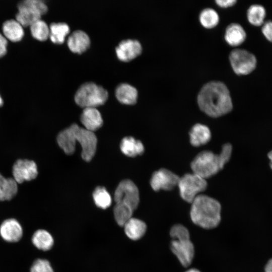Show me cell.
<instances>
[{"instance_id": "obj_1", "label": "cell", "mask_w": 272, "mask_h": 272, "mask_svg": "<svg viewBox=\"0 0 272 272\" xmlns=\"http://www.w3.org/2000/svg\"><path fill=\"white\" fill-rule=\"evenodd\" d=\"M197 103L203 112L213 117L224 115L233 108L229 91L221 82L212 81L205 84L198 93Z\"/></svg>"}, {"instance_id": "obj_2", "label": "cell", "mask_w": 272, "mask_h": 272, "mask_svg": "<svg viewBox=\"0 0 272 272\" xmlns=\"http://www.w3.org/2000/svg\"><path fill=\"white\" fill-rule=\"evenodd\" d=\"M57 143L65 153L71 155L75 151L77 141L82 147V157L86 161H90L96 150L97 140L94 132L73 124L61 131L57 135Z\"/></svg>"}, {"instance_id": "obj_3", "label": "cell", "mask_w": 272, "mask_h": 272, "mask_svg": "<svg viewBox=\"0 0 272 272\" xmlns=\"http://www.w3.org/2000/svg\"><path fill=\"white\" fill-rule=\"evenodd\" d=\"M221 206L216 199L199 194L191 202L190 215L192 222L203 229H211L220 223Z\"/></svg>"}, {"instance_id": "obj_4", "label": "cell", "mask_w": 272, "mask_h": 272, "mask_svg": "<svg viewBox=\"0 0 272 272\" xmlns=\"http://www.w3.org/2000/svg\"><path fill=\"white\" fill-rule=\"evenodd\" d=\"M232 151V146L226 144L222 147L219 154L209 151L200 152L191 163L193 173L205 179L217 174L229 161Z\"/></svg>"}, {"instance_id": "obj_5", "label": "cell", "mask_w": 272, "mask_h": 272, "mask_svg": "<svg viewBox=\"0 0 272 272\" xmlns=\"http://www.w3.org/2000/svg\"><path fill=\"white\" fill-rule=\"evenodd\" d=\"M108 94L102 87L93 82H87L81 85L75 95V101L80 106L93 107L103 105L107 101Z\"/></svg>"}, {"instance_id": "obj_6", "label": "cell", "mask_w": 272, "mask_h": 272, "mask_svg": "<svg viewBox=\"0 0 272 272\" xmlns=\"http://www.w3.org/2000/svg\"><path fill=\"white\" fill-rule=\"evenodd\" d=\"M48 7L44 2L40 0H26L18 5V12L16 20L24 27L29 26L41 19L47 13Z\"/></svg>"}, {"instance_id": "obj_7", "label": "cell", "mask_w": 272, "mask_h": 272, "mask_svg": "<svg viewBox=\"0 0 272 272\" xmlns=\"http://www.w3.org/2000/svg\"><path fill=\"white\" fill-rule=\"evenodd\" d=\"M177 185L182 198L191 203L199 193L206 189L207 183L205 179L192 173L180 178Z\"/></svg>"}, {"instance_id": "obj_8", "label": "cell", "mask_w": 272, "mask_h": 272, "mask_svg": "<svg viewBox=\"0 0 272 272\" xmlns=\"http://www.w3.org/2000/svg\"><path fill=\"white\" fill-rule=\"evenodd\" d=\"M170 248L183 266L187 267L190 265L194 257V248L190 239V234L172 238Z\"/></svg>"}, {"instance_id": "obj_9", "label": "cell", "mask_w": 272, "mask_h": 272, "mask_svg": "<svg viewBox=\"0 0 272 272\" xmlns=\"http://www.w3.org/2000/svg\"><path fill=\"white\" fill-rule=\"evenodd\" d=\"M229 60L234 72L239 75H245L251 73L255 68L256 59L250 52L241 49L232 50Z\"/></svg>"}, {"instance_id": "obj_10", "label": "cell", "mask_w": 272, "mask_h": 272, "mask_svg": "<svg viewBox=\"0 0 272 272\" xmlns=\"http://www.w3.org/2000/svg\"><path fill=\"white\" fill-rule=\"evenodd\" d=\"M116 203H121L135 210L140 202L139 191L137 186L131 180L126 179L121 181L114 193Z\"/></svg>"}, {"instance_id": "obj_11", "label": "cell", "mask_w": 272, "mask_h": 272, "mask_svg": "<svg viewBox=\"0 0 272 272\" xmlns=\"http://www.w3.org/2000/svg\"><path fill=\"white\" fill-rule=\"evenodd\" d=\"M180 177L166 169H160L155 172L151 179L150 184L155 191L170 190L178 185Z\"/></svg>"}, {"instance_id": "obj_12", "label": "cell", "mask_w": 272, "mask_h": 272, "mask_svg": "<svg viewBox=\"0 0 272 272\" xmlns=\"http://www.w3.org/2000/svg\"><path fill=\"white\" fill-rule=\"evenodd\" d=\"M13 178L17 183L30 181L36 178L38 175L37 167L32 160L19 159L13 166Z\"/></svg>"}, {"instance_id": "obj_13", "label": "cell", "mask_w": 272, "mask_h": 272, "mask_svg": "<svg viewBox=\"0 0 272 272\" xmlns=\"http://www.w3.org/2000/svg\"><path fill=\"white\" fill-rule=\"evenodd\" d=\"M141 43L137 40L127 39L121 41L115 48L118 58L123 61H129L142 52Z\"/></svg>"}, {"instance_id": "obj_14", "label": "cell", "mask_w": 272, "mask_h": 272, "mask_svg": "<svg viewBox=\"0 0 272 272\" xmlns=\"http://www.w3.org/2000/svg\"><path fill=\"white\" fill-rule=\"evenodd\" d=\"M0 235L5 241L9 242L19 241L23 236V229L20 223L15 219H8L0 226Z\"/></svg>"}, {"instance_id": "obj_15", "label": "cell", "mask_w": 272, "mask_h": 272, "mask_svg": "<svg viewBox=\"0 0 272 272\" xmlns=\"http://www.w3.org/2000/svg\"><path fill=\"white\" fill-rule=\"evenodd\" d=\"M81 121L85 128L92 132L100 128L103 124V119L96 108H85L81 115Z\"/></svg>"}, {"instance_id": "obj_16", "label": "cell", "mask_w": 272, "mask_h": 272, "mask_svg": "<svg viewBox=\"0 0 272 272\" xmlns=\"http://www.w3.org/2000/svg\"><path fill=\"white\" fill-rule=\"evenodd\" d=\"M67 44L73 52L80 54L89 48L90 45V39L84 31L80 30H76L69 36Z\"/></svg>"}, {"instance_id": "obj_17", "label": "cell", "mask_w": 272, "mask_h": 272, "mask_svg": "<svg viewBox=\"0 0 272 272\" xmlns=\"http://www.w3.org/2000/svg\"><path fill=\"white\" fill-rule=\"evenodd\" d=\"M3 34L12 42L20 41L24 36V27L16 20L6 21L2 25Z\"/></svg>"}, {"instance_id": "obj_18", "label": "cell", "mask_w": 272, "mask_h": 272, "mask_svg": "<svg viewBox=\"0 0 272 272\" xmlns=\"http://www.w3.org/2000/svg\"><path fill=\"white\" fill-rule=\"evenodd\" d=\"M138 95L137 89L132 86L126 83L119 84L115 90V96L117 99L124 104H134L137 101Z\"/></svg>"}, {"instance_id": "obj_19", "label": "cell", "mask_w": 272, "mask_h": 272, "mask_svg": "<svg viewBox=\"0 0 272 272\" xmlns=\"http://www.w3.org/2000/svg\"><path fill=\"white\" fill-rule=\"evenodd\" d=\"M190 142L195 147L203 145L209 142L211 137L210 129L206 125L196 124L189 132Z\"/></svg>"}, {"instance_id": "obj_20", "label": "cell", "mask_w": 272, "mask_h": 272, "mask_svg": "<svg viewBox=\"0 0 272 272\" xmlns=\"http://www.w3.org/2000/svg\"><path fill=\"white\" fill-rule=\"evenodd\" d=\"M246 34L243 28L239 24L232 23L226 28L225 39L230 45L236 46L245 40Z\"/></svg>"}, {"instance_id": "obj_21", "label": "cell", "mask_w": 272, "mask_h": 272, "mask_svg": "<svg viewBox=\"0 0 272 272\" xmlns=\"http://www.w3.org/2000/svg\"><path fill=\"white\" fill-rule=\"evenodd\" d=\"M123 227L126 236L132 240L141 239L147 230V225L144 221L132 217Z\"/></svg>"}, {"instance_id": "obj_22", "label": "cell", "mask_w": 272, "mask_h": 272, "mask_svg": "<svg viewBox=\"0 0 272 272\" xmlns=\"http://www.w3.org/2000/svg\"><path fill=\"white\" fill-rule=\"evenodd\" d=\"M120 150L126 156L131 157L141 155L144 152L142 142L131 137L124 138L120 143Z\"/></svg>"}, {"instance_id": "obj_23", "label": "cell", "mask_w": 272, "mask_h": 272, "mask_svg": "<svg viewBox=\"0 0 272 272\" xmlns=\"http://www.w3.org/2000/svg\"><path fill=\"white\" fill-rule=\"evenodd\" d=\"M18 185L13 178H5L0 174V201L10 200L17 194Z\"/></svg>"}, {"instance_id": "obj_24", "label": "cell", "mask_w": 272, "mask_h": 272, "mask_svg": "<svg viewBox=\"0 0 272 272\" xmlns=\"http://www.w3.org/2000/svg\"><path fill=\"white\" fill-rule=\"evenodd\" d=\"M32 241L36 248L43 251L50 249L54 243L51 235L43 229H39L35 232L32 237Z\"/></svg>"}, {"instance_id": "obj_25", "label": "cell", "mask_w": 272, "mask_h": 272, "mask_svg": "<svg viewBox=\"0 0 272 272\" xmlns=\"http://www.w3.org/2000/svg\"><path fill=\"white\" fill-rule=\"evenodd\" d=\"M49 36L50 40L55 44L63 43L65 37L70 32L69 25L62 22L52 23L49 26Z\"/></svg>"}, {"instance_id": "obj_26", "label": "cell", "mask_w": 272, "mask_h": 272, "mask_svg": "<svg viewBox=\"0 0 272 272\" xmlns=\"http://www.w3.org/2000/svg\"><path fill=\"white\" fill-rule=\"evenodd\" d=\"M30 32L35 39L43 41L46 40L49 36V27L46 23L39 19L30 26Z\"/></svg>"}, {"instance_id": "obj_27", "label": "cell", "mask_w": 272, "mask_h": 272, "mask_svg": "<svg viewBox=\"0 0 272 272\" xmlns=\"http://www.w3.org/2000/svg\"><path fill=\"white\" fill-rule=\"evenodd\" d=\"M133 212L130 207L121 203H116L113 210L115 220L120 226H124L132 218Z\"/></svg>"}, {"instance_id": "obj_28", "label": "cell", "mask_w": 272, "mask_h": 272, "mask_svg": "<svg viewBox=\"0 0 272 272\" xmlns=\"http://www.w3.org/2000/svg\"><path fill=\"white\" fill-rule=\"evenodd\" d=\"M265 15L264 8L258 4L251 5L247 13L248 21L255 26H260L263 24Z\"/></svg>"}, {"instance_id": "obj_29", "label": "cell", "mask_w": 272, "mask_h": 272, "mask_svg": "<svg viewBox=\"0 0 272 272\" xmlns=\"http://www.w3.org/2000/svg\"><path fill=\"white\" fill-rule=\"evenodd\" d=\"M199 19L203 27L211 29L217 25L219 17L216 11L213 9L207 8L201 12Z\"/></svg>"}, {"instance_id": "obj_30", "label": "cell", "mask_w": 272, "mask_h": 272, "mask_svg": "<svg viewBox=\"0 0 272 272\" xmlns=\"http://www.w3.org/2000/svg\"><path fill=\"white\" fill-rule=\"evenodd\" d=\"M93 196L96 205L100 208L106 209L111 204V197L103 187H97L93 192Z\"/></svg>"}, {"instance_id": "obj_31", "label": "cell", "mask_w": 272, "mask_h": 272, "mask_svg": "<svg viewBox=\"0 0 272 272\" xmlns=\"http://www.w3.org/2000/svg\"><path fill=\"white\" fill-rule=\"evenodd\" d=\"M30 272H54L50 262L46 259H37L33 263Z\"/></svg>"}, {"instance_id": "obj_32", "label": "cell", "mask_w": 272, "mask_h": 272, "mask_svg": "<svg viewBox=\"0 0 272 272\" xmlns=\"http://www.w3.org/2000/svg\"><path fill=\"white\" fill-rule=\"evenodd\" d=\"M262 32L265 38L272 42V21H268L262 26Z\"/></svg>"}, {"instance_id": "obj_33", "label": "cell", "mask_w": 272, "mask_h": 272, "mask_svg": "<svg viewBox=\"0 0 272 272\" xmlns=\"http://www.w3.org/2000/svg\"><path fill=\"white\" fill-rule=\"evenodd\" d=\"M8 40L0 33V57L5 55L7 52Z\"/></svg>"}, {"instance_id": "obj_34", "label": "cell", "mask_w": 272, "mask_h": 272, "mask_svg": "<svg viewBox=\"0 0 272 272\" xmlns=\"http://www.w3.org/2000/svg\"><path fill=\"white\" fill-rule=\"evenodd\" d=\"M216 4L221 8H228L233 6L236 3V0H217Z\"/></svg>"}, {"instance_id": "obj_35", "label": "cell", "mask_w": 272, "mask_h": 272, "mask_svg": "<svg viewBox=\"0 0 272 272\" xmlns=\"http://www.w3.org/2000/svg\"><path fill=\"white\" fill-rule=\"evenodd\" d=\"M264 272H272V258L267 262L265 266Z\"/></svg>"}, {"instance_id": "obj_36", "label": "cell", "mask_w": 272, "mask_h": 272, "mask_svg": "<svg viewBox=\"0 0 272 272\" xmlns=\"http://www.w3.org/2000/svg\"><path fill=\"white\" fill-rule=\"evenodd\" d=\"M268 158L270 160V167L272 169V151H270L267 155Z\"/></svg>"}, {"instance_id": "obj_37", "label": "cell", "mask_w": 272, "mask_h": 272, "mask_svg": "<svg viewBox=\"0 0 272 272\" xmlns=\"http://www.w3.org/2000/svg\"><path fill=\"white\" fill-rule=\"evenodd\" d=\"M185 272H201V271L196 268H191L187 270Z\"/></svg>"}, {"instance_id": "obj_38", "label": "cell", "mask_w": 272, "mask_h": 272, "mask_svg": "<svg viewBox=\"0 0 272 272\" xmlns=\"http://www.w3.org/2000/svg\"><path fill=\"white\" fill-rule=\"evenodd\" d=\"M3 103H4V102H3V100L2 97H1V95H0V107H1L2 106H3Z\"/></svg>"}]
</instances>
